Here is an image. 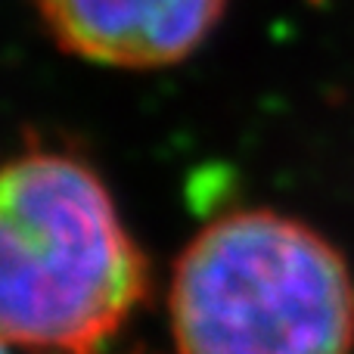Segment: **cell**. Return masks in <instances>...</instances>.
I'll use <instances>...</instances> for the list:
<instances>
[{
  "mask_svg": "<svg viewBox=\"0 0 354 354\" xmlns=\"http://www.w3.org/2000/svg\"><path fill=\"white\" fill-rule=\"evenodd\" d=\"M147 289V264L84 162L25 153L0 165V339L84 354Z\"/></svg>",
  "mask_w": 354,
  "mask_h": 354,
  "instance_id": "obj_1",
  "label": "cell"
},
{
  "mask_svg": "<svg viewBox=\"0 0 354 354\" xmlns=\"http://www.w3.org/2000/svg\"><path fill=\"white\" fill-rule=\"evenodd\" d=\"M171 333L177 354H351L354 277L289 214H221L177 258Z\"/></svg>",
  "mask_w": 354,
  "mask_h": 354,
  "instance_id": "obj_2",
  "label": "cell"
},
{
  "mask_svg": "<svg viewBox=\"0 0 354 354\" xmlns=\"http://www.w3.org/2000/svg\"><path fill=\"white\" fill-rule=\"evenodd\" d=\"M66 53L115 68L180 62L218 25L227 0H37Z\"/></svg>",
  "mask_w": 354,
  "mask_h": 354,
  "instance_id": "obj_3",
  "label": "cell"
},
{
  "mask_svg": "<svg viewBox=\"0 0 354 354\" xmlns=\"http://www.w3.org/2000/svg\"><path fill=\"white\" fill-rule=\"evenodd\" d=\"M0 354H6V342H3V339H0Z\"/></svg>",
  "mask_w": 354,
  "mask_h": 354,
  "instance_id": "obj_4",
  "label": "cell"
}]
</instances>
